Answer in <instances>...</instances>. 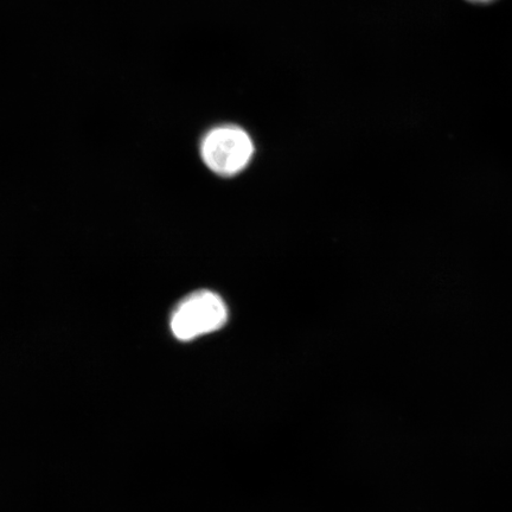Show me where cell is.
<instances>
[{"label": "cell", "mask_w": 512, "mask_h": 512, "mask_svg": "<svg viewBox=\"0 0 512 512\" xmlns=\"http://www.w3.org/2000/svg\"><path fill=\"white\" fill-rule=\"evenodd\" d=\"M228 309L219 294L198 291L182 300L170 320L172 335L178 341L192 339L220 330L227 323Z\"/></svg>", "instance_id": "1"}, {"label": "cell", "mask_w": 512, "mask_h": 512, "mask_svg": "<svg viewBox=\"0 0 512 512\" xmlns=\"http://www.w3.org/2000/svg\"><path fill=\"white\" fill-rule=\"evenodd\" d=\"M253 153L251 137L239 126L215 127L202 140L201 155L204 163L221 176L239 174L251 162Z\"/></svg>", "instance_id": "2"}, {"label": "cell", "mask_w": 512, "mask_h": 512, "mask_svg": "<svg viewBox=\"0 0 512 512\" xmlns=\"http://www.w3.org/2000/svg\"><path fill=\"white\" fill-rule=\"evenodd\" d=\"M467 2L475 3V4H489L495 2V0H467Z\"/></svg>", "instance_id": "3"}]
</instances>
